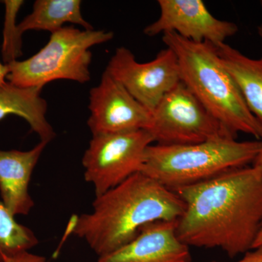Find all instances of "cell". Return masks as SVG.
<instances>
[{"mask_svg":"<svg viewBox=\"0 0 262 262\" xmlns=\"http://www.w3.org/2000/svg\"><path fill=\"white\" fill-rule=\"evenodd\" d=\"M174 192L184 203L177 224L183 243L219 248L230 258L253 249L262 225V173L257 168L234 169Z\"/></svg>","mask_w":262,"mask_h":262,"instance_id":"obj_1","label":"cell"},{"mask_svg":"<svg viewBox=\"0 0 262 262\" xmlns=\"http://www.w3.org/2000/svg\"><path fill=\"white\" fill-rule=\"evenodd\" d=\"M184 211L177 193L139 172L96 196L92 211L76 215L70 231L99 258L128 244L144 226L177 221Z\"/></svg>","mask_w":262,"mask_h":262,"instance_id":"obj_2","label":"cell"},{"mask_svg":"<svg viewBox=\"0 0 262 262\" xmlns=\"http://www.w3.org/2000/svg\"><path fill=\"white\" fill-rule=\"evenodd\" d=\"M178 58L181 81L229 134L244 133L262 139V125L248 108L216 47L194 42L175 33L163 34Z\"/></svg>","mask_w":262,"mask_h":262,"instance_id":"obj_3","label":"cell"},{"mask_svg":"<svg viewBox=\"0 0 262 262\" xmlns=\"http://www.w3.org/2000/svg\"><path fill=\"white\" fill-rule=\"evenodd\" d=\"M262 141L220 136L194 144H151L141 173L171 190L192 185L253 163Z\"/></svg>","mask_w":262,"mask_h":262,"instance_id":"obj_4","label":"cell"},{"mask_svg":"<svg viewBox=\"0 0 262 262\" xmlns=\"http://www.w3.org/2000/svg\"><path fill=\"white\" fill-rule=\"evenodd\" d=\"M113 32L63 27L52 33L49 42L24 61L8 63L7 79L19 87H44L52 81L85 83L91 80V48L112 40Z\"/></svg>","mask_w":262,"mask_h":262,"instance_id":"obj_5","label":"cell"},{"mask_svg":"<svg viewBox=\"0 0 262 262\" xmlns=\"http://www.w3.org/2000/svg\"><path fill=\"white\" fill-rule=\"evenodd\" d=\"M153 143L145 130L93 136L82 163L84 179L94 185L96 196L141 172Z\"/></svg>","mask_w":262,"mask_h":262,"instance_id":"obj_6","label":"cell"},{"mask_svg":"<svg viewBox=\"0 0 262 262\" xmlns=\"http://www.w3.org/2000/svg\"><path fill=\"white\" fill-rule=\"evenodd\" d=\"M157 144H194L230 136L186 84L181 81L165 95L151 113L146 130Z\"/></svg>","mask_w":262,"mask_h":262,"instance_id":"obj_7","label":"cell"},{"mask_svg":"<svg viewBox=\"0 0 262 262\" xmlns=\"http://www.w3.org/2000/svg\"><path fill=\"white\" fill-rule=\"evenodd\" d=\"M106 72L151 113L162 98L181 82L178 58L166 47L152 61L140 63L130 50L117 48Z\"/></svg>","mask_w":262,"mask_h":262,"instance_id":"obj_8","label":"cell"},{"mask_svg":"<svg viewBox=\"0 0 262 262\" xmlns=\"http://www.w3.org/2000/svg\"><path fill=\"white\" fill-rule=\"evenodd\" d=\"M160 16L144 29L149 37L172 32L194 42L218 47L238 31L235 24L220 20L201 0H159Z\"/></svg>","mask_w":262,"mask_h":262,"instance_id":"obj_9","label":"cell"},{"mask_svg":"<svg viewBox=\"0 0 262 262\" xmlns=\"http://www.w3.org/2000/svg\"><path fill=\"white\" fill-rule=\"evenodd\" d=\"M88 125L92 135L147 130L151 113L106 71L90 91Z\"/></svg>","mask_w":262,"mask_h":262,"instance_id":"obj_10","label":"cell"},{"mask_svg":"<svg viewBox=\"0 0 262 262\" xmlns=\"http://www.w3.org/2000/svg\"><path fill=\"white\" fill-rule=\"evenodd\" d=\"M177 221L144 226L137 236L98 262H192L189 246L179 238Z\"/></svg>","mask_w":262,"mask_h":262,"instance_id":"obj_11","label":"cell"},{"mask_svg":"<svg viewBox=\"0 0 262 262\" xmlns=\"http://www.w3.org/2000/svg\"><path fill=\"white\" fill-rule=\"evenodd\" d=\"M48 144L40 141L29 151L0 149V194L3 204L13 216L28 215L34 208L29 184Z\"/></svg>","mask_w":262,"mask_h":262,"instance_id":"obj_12","label":"cell"},{"mask_svg":"<svg viewBox=\"0 0 262 262\" xmlns=\"http://www.w3.org/2000/svg\"><path fill=\"white\" fill-rule=\"evenodd\" d=\"M43 88H23L9 82L0 85V121L16 115L27 122L40 141L50 143L56 133L46 118L47 101L41 96Z\"/></svg>","mask_w":262,"mask_h":262,"instance_id":"obj_13","label":"cell"},{"mask_svg":"<svg viewBox=\"0 0 262 262\" xmlns=\"http://www.w3.org/2000/svg\"><path fill=\"white\" fill-rule=\"evenodd\" d=\"M216 49L248 108L262 125V57L248 58L226 43Z\"/></svg>","mask_w":262,"mask_h":262,"instance_id":"obj_14","label":"cell"},{"mask_svg":"<svg viewBox=\"0 0 262 262\" xmlns=\"http://www.w3.org/2000/svg\"><path fill=\"white\" fill-rule=\"evenodd\" d=\"M80 0H37L30 14L18 24L20 35L29 30L48 31L53 33L71 23L93 30L94 27L84 20L81 12Z\"/></svg>","mask_w":262,"mask_h":262,"instance_id":"obj_15","label":"cell"},{"mask_svg":"<svg viewBox=\"0 0 262 262\" xmlns=\"http://www.w3.org/2000/svg\"><path fill=\"white\" fill-rule=\"evenodd\" d=\"M39 244L32 229L20 225L0 201V262L27 252Z\"/></svg>","mask_w":262,"mask_h":262,"instance_id":"obj_16","label":"cell"},{"mask_svg":"<svg viewBox=\"0 0 262 262\" xmlns=\"http://www.w3.org/2000/svg\"><path fill=\"white\" fill-rule=\"evenodd\" d=\"M4 30L2 55L5 64L17 61L22 55V36L19 34L18 25L15 24L20 8L24 5L22 0H5Z\"/></svg>","mask_w":262,"mask_h":262,"instance_id":"obj_17","label":"cell"},{"mask_svg":"<svg viewBox=\"0 0 262 262\" xmlns=\"http://www.w3.org/2000/svg\"><path fill=\"white\" fill-rule=\"evenodd\" d=\"M5 262H46V258L44 256L27 251L13 257L7 258Z\"/></svg>","mask_w":262,"mask_h":262,"instance_id":"obj_18","label":"cell"},{"mask_svg":"<svg viewBox=\"0 0 262 262\" xmlns=\"http://www.w3.org/2000/svg\"><path fill=\"white\" fill-rule=\"evenodd\" d=\"M211 262H223L213 261ZM236 262H262V246L253 248L244 253V256Z\"/></svg>","mask_w":262,"mask_h":262,"instance_id":"obj_19","label":"cell"},{"mask_svg":"<svg viewBox=\"0 0 262 262\" xmlns=\"http://www.w3.org/2000/svg\"><path fill=\"white\" fill-rule=\"evenodd\" d=\"M8 72H9V70H8V65L0 62V85L7 82Z\"/></svg>","mask_w":262,"mask_h":262,"instance_id":"obj_20","label":"cell"},{"mask_svg":"<svg viewBox=\"0 0 262 262\" xmlns=\"http://www.w3.org/2000/svg\"><path fill=\"white\" fill-rule=\"evenodd\" d=\"M253 165L256 168H257L262 173V146L261 149H260L259 152L253 162Z\"/></svg>","mask_w":262,"mask_h":262,"instance_id":"obj_21","label":"cell"},{"mask_svg":"<svg viewBox=\"0 0 262 262\" xmlns=\"http://www.w3.org/2000/svg\"><path fill=\"white\" fill-rule=\"evenodd\" d=\"M262 246V225L259 232H258L257 237H256V241H255L254 244H253V248L259 247Z\"/></svg>","mask_w":262,"mask_h":262,"instance_id":"obj_22","label":"cell"},{"mask_svg":"<svg viewBox=\"0 0 262 262\" xmlns=\"http://www.w3.org/2000/svg\"><path fill=\"white\" fill-rule=\"evenodd\" d=\"M260 5H261V8L262 10V0L260 2ZM258 34L259 36L260 39H261V49H262V24H260L258 27Z\"/></svg>","mask_w":262,"mask_h":262,"instance_id":"obj_23","label":"cell"}]
</instances>
